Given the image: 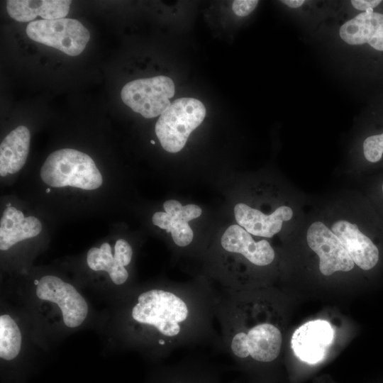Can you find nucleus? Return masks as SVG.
I'll list each match as a JSON object with an SVG mask.
<instances>
[{
  "label": "nucleus",
  "instance_id": "412c9836",
  "mask_svg": "<svg viewBox=\"0 0 383 383\" xmlns=\"http://www.w3.org/2000/svg\"><path fill=\"white\" fill-rule=\"evenodd\" d=\"M362 148L368 162H379L383 156V133L368 136L363 142Z\"/></svg>",
  "mask_w": 383,
  "mask_h": 383
},
{
  "label": "nucleus",
  "instance_id": "9d476101",
  "mask_svg": "<svg viewBox=\"0 0 383 383\" xmlns=\"http://www.w3.org/2000/svg\"><path fill=\"white\" fill-rule=\"evenodd\" d=\"M165 212H156L152 217V222L166 231L170 232L174 243L179 247H185L193 240V231L188 222L199 217L201 209L195 204H182L174 199L166 201L163 204Z\"/></svg>",
  "mask_w": 383,
  "mask_h": 383
},
{
  "label": "nucleus",
  "instance_id": "bb28decb",
  "mask_svg": "<svg viewBox=\"0 0 383 383\" xmlns=\"http://www.w3.org/2000/svg\"><path fill=\"white\" fill-rule=\"evenodd\" d=\"M50 191V189H46V192H49Z\"/></svg>",
  "mask_w": 383,
  "mask_h": 383
},
{
  "label": "nucleus",
  "instance_id": "423d86ee",
  "mask_svg": "<svg viewBox=\"0 0 383 383\" xmlns=\"http://www.w3.org/2000/svg\"><path fill=\"white\" fill-rule=\"evenodd\" d=\"M174 84L166 76L138 79L122 88L121 96L125 104L147 118L161 115L171 104Z\"/></svg>",
  "mask_w": 383,
  "mask_h": 383
},
{
  "label": "nucleus",
  "instance_id": "39448f33",
  "mask_svg": "<svg viewBox=\"0 0 383 383\" xmlns=\"http://www.w3.org/2000/svg\"><path fill=\"white\" fill-rule=\"evenodd\" d=\"M33 40L70 55H79L90 38L89 30L77 20L58 18L31 21L26 28Z\"/></svg>",
  "mask_w": 383,
  "mask_h": 383
},
{
  "label": "nucleus",
  "instance_id": "aec40b11",
  "mask_svg": "<svg viewBox=\"0 0 383 383\" xmlns=\"http://www.w3.org/2000/svg\"><path fill=\"white\" fill-rule=\"evenodd\" d=\"M21 346V334L14 320L9 315L0 316V357L6 360L14 359Z\"/></svg>",
  "mask_w": 383,
  "mask_h": 383
},
{
  "label": "nucleus",
  "instance_id": "0eeeda50",
  "mask_svg": "<svg viewBox=\"0 0 383 383\" xmlns=\"http://www.w3.org/2000/svg\"><path fill=\"white\" fill-rule=\"evenodd\" d=\"M306 240L319 257V270L323 275L353 269L355 263L340 240L323 223L315 221L310 225Z\"/></svg>",
  "mask_w": 383,
  "mask_h": 383
},
{
  "label": "nucleus",
  "instance_id": "f3484780",
  "mask_svg": "<svg viewBox=\"0 0 383 383\" xmlns=\"http://www.w3.org/2000/svg\"><path fill=\"white\" fill-rule=\"evenodd\" d=\"M71 3L67 0H9L6 10L13 19L20 22L30 21L38 16L45 20H54L65 17Z\"/></svg>",
  "mask_w": 383,
  "mask_h": 383
},
{
  "label": "nucleus",
  "instance_id": "f257e3e1",
  "mask_svg": "<svg viewBox=\"0 0 383 383\" xmlns=\"http://www.w3.org/2000/svg\"><path fill=\"white\" fill-rule=\"evenodd\" d=\"M192 294L162 289L148 290L139 294L131 316L137 323L152 327L175 345L186 340L198 324L200 305Z\"/></svg>",
  "mask_w": 383,
  "mask_h": 383
},
{
  "label": "nucleus",
  "instance_id": "ddd939ff",
  "mask_svg": "<svg viewBox=\"0 0 383 383\" xmlns=\"http://www.w3.org/2000/svg\"><path fill=\"white\" fill-rule=\"evenodd\" d=\"M293 210L287 206L277 208L266 215L243 203L235 206L234 214L238 224L249 233L257 236L271 238L279 233L284 221L293 216Z\"/></svg>",
  "mask_w": 383,
  "mask_h": 383
},
{
  "label": "nucleus",
  "instance_id": "f8f14e48",
  "mask_svg": "<svg viewBox=\"0 0 383 383\" xmlns=\"http://www.w3.org/2000/svg\"><path fill=\"white\" fill-rule=\"evenodd\" d=\"M133 250L124 239H118L115 244L114 255L108 243L101 244L99 248H92L87 253L88 266L94 271H106L116 284H123L128 277L125 268L131 261Z\"/></svg>",
  "mask_w": 383,
  "mask_h": 383
},
{
  "label": "nucleus",
  "instance_id": "2eb2a0df",
  "mask_svg": "<svg viewBox=\"0 0 383 383\" xmlns=\"http://www.w3.org/2000/svg\"><path fill=\"white\" fill-rule=\"evenodd\" d=\"M340 38L353 45L369 44L383 51V13L368 10L346 21L339 30Z\"/></svg>",
  "mask_w": 383,
  "mask_h": 383
},
{
  "label": "nucleus",
  "instance_id": "9b49d317",
  "mask_svg": "<svg viewBox=\"0 0 383 383\" xmlns=\"http://www.w3.org/2000/svg\"><path fill=\"white\" fill-rule=\"evenodd\" d=\"M348 255L360 269L370 270L379 260V250L376 244L359 229L358 226L348 221H335L331 228Z\"/></svg>",
  "mask_w": 383,
  "mask_h": 383
},
{
  "label": "nucleus",
  "instance_id": "7ed1b4c3",
  "mask_svg": "<svg viewBox=\"0 0 383 383\" xmlns=\"http://www.w3.org/2000/svg\"><path fill=\"white\" fill-rule=\"evenodd\" d=\"M205 116L206 108L196 99L180 98L174 101L155 124V133L162 147L172 153L180 151Z\"/></svg>",
  "mask_w": 383,
  "mask_h": 383
},
{
  "label": "nucleus",
  "instance_id": "6ab92c4d",
  "mask_svg": "<svg viewBox=\"0 0 383 383\" xmlns=\"http://www.w3.org/2000/svg\"><path fill=\"white\" fill-rule=\"evenodd\" d=\"M160 383H220V380L218 374L208 366L183 363L167 370Z\"/></svg>",
  "mask_w": 383,
  "mask_h": 383
},
{
  "label": "nucleus",
  "instance_id": "20e7f679",
  "mask_svg": "<svg viewBox=\"0 0 383 383\" xmlns=\"http://www.w3.org/2000/svg\"><path fill=\"white\" fill-rule=\"evenodd\" d=\"M231 355L243 361L251 358L261 364L272 362L279 356L282 337L279 328L270 323L257 324L245 331H228Z\"/></svg>",
  "mask_w": 383,
  "mask_h": 383
},
{
  "label": "nucleus",
  "instance_id": "4468645a",
  "mask_svg": "<svg viewBox=\"0 0 383 383\" xmlns=\"http://www.w3.org/2000/svg\"><path fill=\"white\" fill-rule=\"evenodd\" d=\"M221 243L225 250L240 254L257 266L268 265L274 259V251L267 240L255 241L250 233L239 225L229 226L223 234Z\"/></svg>",
  "mask_w": 383,
  "mask_h": 383
},
{
  "label": "nucleus",
  "instance_id": "1a4fd4ad",
  "mask_svg": "<svg viewBox=\"0 0 383 383\" xmlns=\"http://www.w3.org/2000/svg\"><path fill=\"white\" fill-rule=\"evenodd\" d=\"M331 324L323 320L309 321L298 328L291 340L295 355L302 362L314 365L325 357L333 339Z\"/></svg>",
  "mask_w": 383,
  "mask_h": 383
},
{
  "label": "nucleus",
  "instance_id": "393cba45",
  "mask_svg": "<svg viewBox=\"0 0 383 383\" xmlns=\"http://www.w3.org/2000/svg\"><path fill=\"white\" fill-rule=\"evenodd\" d=\"M381 192H382V193L383 194V182H382V183L381 184Z\"/></svg>",
  "mask_w": 383,
  "mask_h": 383
},
{
  "label": "nucleus",
  "instance_id": "a878e982",
  "mask_svg": "<svg viewBox=\"0 0 383 383\" xmlns=\"http://www.w3.org/2000/svg\"><path fill=\"white\" fill-rule=\"evenodd\" d=\"M150 143H151L152 144H155V142L153 140H150Z\"/></svg>",
  "mask_w": 383,
  "mask_h": 383
},
{
  "label": "nucleus",
  "instance_id": "4be33fe9",
  "mask_svg": "<svg viewBox=\"0 0 383 383\" xmlns=\"http://www.w3.org/2000/svg\"><path fill=\"white\" fill-rule=\"evenodd\" d=\"M258 4L257 0H235L232 4V9L238 16H246L252 12Z\"/></svg>",
  "mask_w": 383,
  "mask_h": 383
},
{
  "label": "nucleus",
  "instance_id": "5701e85b",
  "mask_svg": "<svg viewBox=\"0 0 383 383\" xmlns=\"http://www.w3.org/2000/svg\"><path fill=\"white\" fill-rule=\"evenodd\" d=\"M381 2L380 0H352L351 4L355 9L365 12L377 7Z\"/></svg>",
  "mask_w": 383,
  "mask_h": 383
},
{
  "label": "nucleus",
  "instance_id": "6e6552de",
  "mask_svg": "<svg viewBox=\"0 0 383 383\" xmlns=\"http://www.w3.org/2000/svg\"><path fill=\"white\" fill-rule=\"evenodd\" d=\"M36 295L40 299L57 304L67 327L79 326L87 316L88 306L82 296L72 285L57 277H43L37 285Z\"/></svg>",
  "mask_w": 383,
  "mask_h": 383
},
{
  "label": "nucleus",
  "instance_id": "f03ea898",
  "mask_svg": "<svg viewBox=\"0 0 383 383\" xmlns=\"http://www.w3.org/2000/svg\"><path fill=\"white\" fill-rule=\"evenodd\" d=\"M40 177L53 187L67 186L92 190L103 182L92 158L81 151L64 148L50 153L40 169Z\"/></svg>",
  "mask_w": 383,
  "mask_h": 383
},
{
  "label": "nucleus",
  "instance_id": "b1692460",
  "mask_svg": "<svg viewBox=\"0 0 383 383\" xmlns=\"http://www.w3.org/2000/svg\"><path fill=\"white\" fill-rule=\"evenodd\" d=\"M282 2L289 7L292 9H296L302 6L304 3V0H283Z\"/></svg>",
  "mask_w": 383,
  "mask_h": 383
},
{
  "label": "nucleus",
  "instance_id": "dca6fc26",
  "mask_svg": "<svg viewBox=\"0 0 383 383\" xmlns=\"http://www.w3.org/2000/svg\"><path fill=\"white\" fill-rule=\"evenodd\" d=\"M42 231L40 221L34 216L24 217L15 207H7L0 221V249L7 250L18 242L37 236Z\"/></svg>",
  "mask_w": 383,
  "mask_h": 383
},
{
  "label": "nucleus",
  "instance_id": "a211bd4d",
  "mask_svg": "<svg viewBox=\"0 0 383 383\" xmlns=\"http://www.w3.org/2000/svg\"><path fill=\"white\" fill-rule=\"evenodd\" d=\"M30 133L20 126L11 131L0 145V175L14 174L25 165L30 148Z\"/></svg>",
  "mask_w": 383,
  "mask_h": 383
}]
</instances>
